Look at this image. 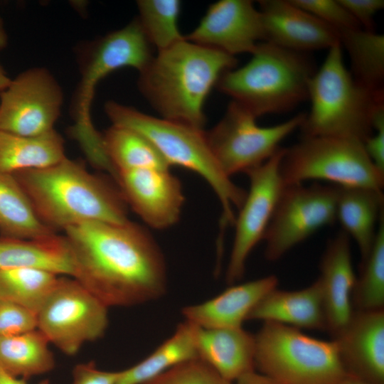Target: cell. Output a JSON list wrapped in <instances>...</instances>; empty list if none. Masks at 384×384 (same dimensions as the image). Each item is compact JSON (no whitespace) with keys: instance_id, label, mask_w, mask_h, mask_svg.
Wrapping results in <instances>:
<instances>
[{"instance_id":"obj_1","label":"cell","mask_w":384,"mask_h":384,"mask_svg":"<svg viewBox=\"0 0 384 384\" xmlns=\"http://www.w3.org/2000/svg\"><path fill=\"white\" fill-rule=\"evenodd\" d=\"M63 231L74 257L73 278L107 307L139 305L166 293L164 255L141 226L90 221Z\"/></svg>"},{"instance_id":"obj_2","label":"cell","mask_w":384,"mask_h":384,"mask_svg":"<svg viewBox=\"0 0 384 384\" xmlns=\"http://www.w3.org/2000/svg\"><path fill=\"white\" fill-rule=\"evenodd\" d=\"M235 56L186 38L158 51L139 72V88L162 118L203 129L205 102Z\"/></svg>"},{"instance_id":"obj_3","label":"cell","mask_w":384,"mask_h":384,"mask_svg":"<svg viewBox=\"0 0 384 384\" xmlns=\"http://www.w3.org/2000/svg\"><path fill=\"white\" fill-rule=\"evenodd\" d=\"M12 174L39 220L55 232L85 222L129 221L118 186L67 157L50 166Z\"/></svg>"},{"instance_id":"obj_4","label":"cell","mask_w":384,"mask_h":384,"mask_svg":"<svg viewBox=\"0 0 384 384\" xmlns=\"http://www.w3.org/2000/svg\"><path fill=\"white\" fill-rule=\"evenodd\" d=\"M243 66L225 71L216 87L256 118L289 112L308 99L316 72L306 53L267 41L258 43Z\"/></svg>"},{"instance_id":"obj_5","label":"cell","mask_w":384,"mask_h":384,"mask_svg":"<svg viewBox=\"0 0 384 384\" xmlns=\"http://www.w3.org/2000/svg\"><path fill=\"white\" fill-rule=\"evenodd\" d=\"M105 110L113 125L134 130L149 140L170 166L186 168L204 178L221 205V228L234 224L235 209L240 208L247 191L223 171L203 129L155 117L114 101L107 102Z\"/></svg>"},{"instance_id":"obj_6","label":"cell","mask_w":384,"mask_h":384,"mask_svg":"<svg viewBox=\"0 0 384 384\" xmlns=\"http://www.w3.org/2000/svg\"><path fill=\"white\" fill-rule=\"evenodd\" d=\"M311 108L300 127L302 136L330 137L362 142L373 132V119L384 108V92L368 90L346 68L338 43L328 50L310 80Z\"/></svg>"},{"instance_id":"obj_7","label":"cell","mask_w":384,"mask_h":384,"mask_svg":"<svg viewBox=\"0 0 384 384\" xmlns=\"http://www.w3.org/2000/svg\"><path fill=\"white\" fill-rule=\"evenodd\" d=\"M149 43L138 19L121 29L100 38L90 48L82 63L80 78L73 106L72 134L90 159L100 163L106 159L102 135L91 119V107L99 82L124 67L142 71L153 58Z\"/></svg>"},{"instance_id":"obj_8","label":"cell","mask_w":384,"mask_h":384,"mask_svg":"<svg viewBox=\"0 0 384 384\" xmlns=\"http://www.w3.org/2000/svg\"><path fill=\"white\" fill-rule=\"evenodd\" d=\"M255 368L282 384H334L350 376L335 341L287 325L264 322L255 335Z\"/></svg>"},{"instance_id":"obj_9","label":"cell","mask_w":384,"mask_h":384,"mask_svg":"<svg viewBox=\"0 0 384 384\" xmlns=\"http://www.w3.org/2000/svg\"><path fill=\"white\" fill-rule=\"evenodd\" d=\"M279 170L284 185L313 180L341 187H384V172L371 161L363 142L351 139L302 136L284 148Z\"/></svg>"},{"instance_id":"obj_10","label":"cell","mask_w":384,"mask_h":384,"mask_svg":"<svg viewBox=\"0 0 384 384\" xmlns=\"http://www.w3.org/2000/svg\"><path fill=\"white\" fill-rule=\"evenodd\" d=\"M306 113L271 127H260L257 118L232 101L221 119L206 137L210 148L223 171L230 178L246 173L271 158L280 143L299 129Z\"/></svg>"},{"instance_id":"obj_11","label":"cell","mask_w":384,"mask_h":384,"mask_svg":"<svg viewBox=\"0 0 384 384\" xmlns=\"http://www.w3.org/2000/svg\"><path fill=\"white\" fill-rule=\"evenodd\" d=\"M108 308L78 281L60 276L37 313V329L63 353L74 356L105 335Z\"/></svg>"},{"instance_id":"obj_12","label":"cell","mask_w":384,"mask_h":384,"mask_svg":"<svg viewBox=\"0 0 384 384\" xmlns=\"http://www.w3.org/2000/svg\"><path fill=\"white\" fill-rule=\"evenodd\" d=\"M337 194L335 185L284 184L263 238L266 259L278 260L321 228L333 225Z\"/></svg>"},{"instance_id":"obj_13","label":"cell","mask_w":384,"mask_h":384,"mask_svg":"<svg viewBox=\"0 0 384 384\" xmlns=\"http://www.w3.org/2000/svg\"><path fill=\"white\" fill-rule=\"evenodd\" d=\"M63 101L62 89L48 70L23 71L0 92V131L31 137L53 130Z\"/></svg>"},{"instance_id":"obj_14","label":"cell","mask_w":384,"mask_h":384,"mask_svg":"<svg viewBox=\"0 0 384 384\" xmlns=\"http://www.w3.org/2000/svg\"><path fill=\"white\" fill-rule=\"evenodd\" d=\"M284 151L280 147L262 165L245 173L250 188L233 225L235 235L225 275L229 284L242 277L250 252L263 240L284 187L279 170Z\"/></svg>"},{"instance_id":"obj_15","label":"cell","mask_w":384,"mask_h":384,"mask_svg":"<svg viewBox=\"0 0 384 384\" xmlns=\"http://www.w3.org/2000/svg\"><path fill=\"white\" fill-rule=\"evenodd\" d=\"M188 41L235 56L252 53L265 41L258 9L250 0H220L210 5Z\"/></svg>"},{"instance_id":"obj_16","label":"cell","mask_w":384,"mask_h":384,"mask_svg":"<svg viewBox=\"0 0 384 384\" xmlns=\"http://www.w3.org/2000/svg\"><path fill=\"white\" fill-rule=\"evenodd\" d=\"M114 180L127 205L150 227L166 229L179 220L185 197L170 169L122 171Z\"/></svg>"},{"instance_id":"obj_17","label":"cell","mask_w":384,"mask_h":384,"mask_svg":"<svg viewBox=\"0 0 384 384\" xmlns=\"http://www.w3.org/2000/svg\"><path fill=\"white\" fill-rule=\"evenodd\" d=\"M265 41L307 53L329 49L339 43L336 30L294 4L292 0L258 1Z\"/></svg>"},{"instance_id":"obj_18","label":"cell","mask_w":384,"mask_h":384,"mask_svg":"<svg viewBox=\"0 0 384 384\" xmlns=\"http://www.w3.org/2000/svg\"><path fill=\"white\" fill-rule=\"evenodd\" d=\"M341 362L350 375L384 382V311H353L346 326L334 336Z\"/></svg>"},{"instance_id":"obj_19","label":"cell","mask_w":384,"mask_h":384,"mask_svg":"<svg viewBox=\"0 0 384 384\" xmlns=\"http://www.w3.org/2000/svg\"><path fill=\"white\" fill-rule=\"evenodd\" d=\"M319 270L317 280L326 330L334 336L346 326L353 314L352 293L356 279L351 262L350 238L343 230L328 242Z\"/></svg>"},{"instance_id":"obj_20","label":"cell","mask_w":384,"mask_h":384,"mask_svg":"<svg viewBox=\"0 0 384 384\" xmlns=\"http://www.w3.org/2000/svg\"><path fill=\"white\" fill-rule=\"evenodd\" d=\"M275 275L232 285L202 303L182 309L185 320L206 329L238 328L256 304L271 290L277 288Z\"/></svg>"},{"instance_id":"obj_21","label":"cell","mask_w":384,"mask_h":384,"mask_svg":"<svg viewBox=\"0 0 384 384\" xmlns=\"http://www.w3.org/2000/svg\"><path fill=\"white\" fill-rule=\"evenodd\" d=\"M196 344L198 359L232 383L255 370V335L242 327L196 326Z\"/></svg>"},{"instance_id":"obj_22","label":"cell","mask_w":384,"mask_h":384,"mask_svg":"<svg viewBox=\"0 0 384 384\" xmlns=\"http://www.w3.org/2000/svg\"><path fill=\"white\" fill-rule=\"evenodd\" d=\"M260 320L313 330H326L321 291L316 279L295 291L277 288L268 292L252 309L247 320Z\"/></svg>"},{"instance_id":"obj_23","label":"cell","mask_w":384,"mask_h":384,"mask_svg":"<svg viewBox=\"0 0 384 384\" xmlns=\"http://www.w3.org/2000/svg\"><path fill=\"white\" fill-rule=\"evenodd\" d=\"M26 268L73 277L75 262L65 237L57 233L39 238L0 237V270Z\"/></svg>"},{"instance_id":"obj_24","label":"cell","mask_w":384,"mask_h":384,"mask_svg":"<svg viewBox=\"0 0 384 384\" xmlns=\"http://www.w3.org/2000/svg\"><path fill=\"white\" fill-rule=\"evenodd\" d=\"M336 220L342 230L356 241L361 260L369 253L384 213L383 191L338 186Z\"/></svg>"},{"instance_id":"obj_25","label":"cell","mask_w":384,"mask_h":384,"mask_svg":"<svg viewBox=\"0 0 384 384\" xmlns=\"http://www.w3.org/2000/svg\"><path fill=\"white\" fill-rule=\"evenodd\" d=\"M197 359L196 326L185 320L144 359L119 370L115 384H145L175 367Z\"/></svg>"},{"instance_id":"obj_26","label":"cell","mask_w":384,"mask_h":384,"mask_svg":"<svg viewBox=\"0 0 384 384\" xmlns=\"http://www.w3.org/2000/svg\"><path fill=\"white\" fill-rule=\"evenodd\" d=\"M66 157L64 140L55 129L38 136L0 131V171L13 174L54 165Z\"/></svg>"},{"instance_id":"obj_27","label":"cell","mask_w":384,"mask_h":384,"mask_svg":"<svg viewBox=\"0 0 384 384\" xmlns=\"http://www.w3.org/2000/svg\"><path fill=\"white\" fill-rule=\"evenodd\" d=\"M49 344L38 329L18 335L0 336V370L26 380L50 372L55 360Z\"/></svg>"},{"instance_id":"obj_28","label":"cell","mask_w":384,"mask_h":384,"mask_svg":"<svg viewBox=\"0 0 384 384\" xmlns=\"http://www.w3.org/2000/svg\"><path fill=\"white\" fill-rule=\"evenodd\" d=\"M55 233L39 220L14 175L0 171V237L33 239Z\"/></svg>"},{"instance_id":"obj_29","label":"cell","mask_w":384,"mask_h":384,"mask_svg":"<svg viewBox=\"0 0 384 384\" xmlns=\"http://www.w3.org/2000/svg\"><path fill=\"white\" fill-rule=\"evenodd\" d=\"M338 33L339 43L348 54L353 79L368 90L384 92L383 35L363 28Z\"/></svg>"},{"instance_id":"obj_30","label":"cell","mask_w":384,"mask_h":384,"mask_svg":"<svg viewBox=\"0 0 384 384\" xmlns=\"http://www.w3.org/2000/svg\"><path fill=\"white\" fill-rule=\"evenodd\" d=\"M102 139L115 176L118 171L134 169H170L171 166L153 144L134 130L112 124Z\"/></svg>"},{"instance_id":"obj_31","label":"cell","mask_w":384,"mask_h":384,"mask_svg":"<svg viewBox=\"0 0 384 384\" xmlns=\"http://www.w3.org/2000/svg\"><path fill=\"white\" fill-rule=\"evenodd\" d=\"M58 277L32 269L0 270V299L21 305L37 315Z\"/></svg>"},{"instance_id":"obj_32","label":"cell","mask_w":384,"mask_h":384,"mask_svg":"<svg viewBox=\"0 0 384 384\" xmlns=\"http://www.w3.org/2000/svg\"><path fill=\"white\" fill-rule=\"evenodd\" d=\"M352 304L358 311L382 310L384 306V213L378 224L373 245L361 260L359 277L356 279Z\"/></svg>"},{"instance_id":"obj_33","label":"cell","mask_w":384,"mask_h":384,"mask_svg":"<svg viewBox=\"0 0 384 384\" xmlns=\"http://www.w3.org/2000/svg\"><path fill=\"white\" fill-rule=\"evenodd\" d=\"M137 18L147 39L158 51L185 38L178 28L181 3L178 0H139Z\"/></svg>"},{"instance_id":"obj_34","label":"cell","mask_w":384,"mask_h":384,"mask_svg":"<svg viewBox=\"0 0 384 384\" xmlns=\"http://www.w3.org/2000/svg\"><path fill=\"white\" fill-rule=\"evenodd\" d=\"M145 384H233L197 359L175 367Z\"/></svg>"},{"instance_id":"obj_35","label":"cell","mask_w":384,"mask_h":384,"mask_svg":"<svg viewBox=\"0 0 384 384\" xmlns=\"http://www.w3.org/2000/svg\"><path fill=\"white\" fill-rule=\"evenodd\" d=\"M292 1L338 32L362 28L338 0H292Z\"/></svg>"},{"instance_id":"obj_36","label":"cell","mask_w":384,"mask_h":384,"mask_svg":"<svg viewBox=\"0 0 384 384\" xmlns=\"http://www.w3.org/2000/svg\"><path fill=\"white\" fill-rule=\"evenodd\" d=\"M37 329V315L14 302L0 299V336H14Z\"/></svg>"},{"instance_id":"obj_37","label":"cell","mask_w":384,"mask_h":384,"mask_svg":"<svg viewBox=\"0 0 384 384\" xmlns=\"http://www.w3.org/2000/svg\"><path fill=\"white\" fill-rule=\"evenodd\" d=\"M366 31H375L374 16L384 8L383 0H338Z\"/></svg>"},{"instance_id":"obj_38","label":"cell","mask_w":384,"mask_h":384,"mask_svg":"<svg viewBox=\"0 0 384 384\" xmlns=\"http://www.w3.org/2000/svg\"><path fill=\"white\" fill-rule=\"evenodd\" d=\"M72 374L73 384H115L119 371L100 370L90 361L76 365Z\"/></svg>"},{"instance_id":"obj_39","label":"cell","mask_w":384,"mask_h":384,"mask_svg":"<svg viewBox=\"0 0 384 384\" xmlns=\"http://www.w3.org/2000/svg\"><path fill=\"white\" fill-rule=\"evenodd\" d=\"M373 130L375 133L364 141L363 146L373 164L384 172V114L373 121Z\"/></svg>"},{"instance_id":"obj_40","label":"cell","mask_w":384,"mask_h":384,"mask_svg":"<svg viewBox=\"0 0 384 384\" xmlns=\"http://www.w3.org/2000/svg\"><path fill=\"white\" fill-rule=\"evenodd\" d=\"M233 384H282L272 378L255 370L247 373Z\"/></svg>"},{"instance_id":"obj_41","label":"cell","mask_w":384,"mask_h":384,"mask_svg":"<svg viewBox=\"0 0 384 384\" xmlns=\"http://www.w3.org/2000/svg\"><path fill=\"white\" fill-rule=\"evenodd\" d=\"M0 384H28L27 380L11 376L0 370ZM38 384H50L48 379H45Z\"/></svg>"},{"instance_id":"obj_42","label":"cell","mask_w":384,"mask_h":384,"mask_svg":"<svg viewBox=\"0 0 384 384\" xmlns=\"http://www.w3.org/2000/svg\"><path fill=\"white\" fill-rule=\"evenodd\" d=\"M334 384H376L370 382H368L360 378L353 377L352 375L348 376Z\"/></svg>"},{"instance_id":"obj_43","label":"cell","mask_w":384,"mask_h":384,"mask_svg":"<svg viewBox=\"0 0 384 384\" xmlns=\"http://www.w3.org/2000/svg\"><path fill=\"white\" fill-rule=\"evenodd\" d=\"M8 44V36L0 17V50L4 49Z\"/></svg>"},{"instance_id":"obj_44","label":"cell","mask_w":384,"mask_h":384,"mask_svg":"<svg viewBox=\"0 0 384 384\" xmlns=\"http://www.w3.org/2000/svg\"><path fill=\"white\" fill-rule=\"evenodd\" d=\"M11 80V79L7 75L5 70L0 64V92L9 85Z\"/></svg>"}]
</instances>
